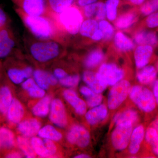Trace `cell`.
Masks as SVG:
<instances>
[{"label": "cell", "mask_w": 158, "mask_h": 158, "mask_svg": "<svg viewBox=\"0 0 158 158\" xmlns=\"http://www.w3.org/2000/svg\"><path fill=\"white\" fill-rule=\"evenodd\" d=\"M23 51L36 62L45 63L59 59L65 48L56 40H40L28 33L24 36Z\"/></svg>", "instance_id": "obj_1"}, {"label": "cell", "mask_w": 158, "mask_h": 158, "mask_svg": "<svg viewBox=\"0 0 158 158\" xmlns=\"http://www.w3.org/2000/svg\"><path fill=\"white\" fill-rule=\"evenodd\" d=\"M14 10L21 20L29 34L40 40H60V30L56 20L50 16L31 15L14 7Z\"/></svg>", "instance_id": "obj_2"}, {"label": "cell", "mask_w": 158, "mask_h": 158, "mask_svg": "<svg viewBox=\"0 0 158 158\" xmlns=\"http://www.w3.org/2000/svg\"><path fill=\"white\" fill-rule=\"evenodd\" d=\"M22 51L11 24L0 30V59L8 58Z\"/></svg>", "instance_id": "obj_3"}, {"label": "cell", "mask_w": 158, "mask_h": 158, "mask_svg": "<svg viewBox=\"0 0 158 158\" xmlns=\"http://www.w3.org/2000/svg\"><path fill=\"white\" fill-rule=\"evenodd\" d=\"M56 21L58 25L62 26L65 31L71 35H75L79 33L83 22V17L77 8L71 6L58 14Z\"/></svg>", "instance_id": "obj_4"}, {"label": "cell", "mask_w": 158, "mask_h": 158, "mask_svg": "<svg viewBox=\"0 0 158 158\" xmlns=\"http://www.w3.org/2000/svg\"><path fill=\"white\" fill-rule=\"evenodd\" d=\"M130 97L140 110L150 113L155 109V98L152 91L143 86L136 85L131 88Z\"/></svg>", "instance_id": "obj_5"}, {"label": "cell", "mask_w": 158, "mask_h": 158, "mask_svg": "<svg viewBox=\"0 0 158 158\" xmlns=\"http://www.w3.org/2000/svg\"><path fill=\"white\" fill-rule=\"evenodd\" d=\"M16 7L31 15H45L52 12L47 0H10Z\"/></svg>", "instance_id": "obj_6"}, {"label": "cell", "mask_w": 158, "mask_h": 158, "mask_svg": "<svg viewBox=\"0 0 158 158\" xmlns=\"http://www.w3.org/2000/svg\"><path fill=\"white\" fill-rule=\"evenodd\" d=\"M110 90L108 99V107L110 110L117 109L124 101L131 90V85L127 81L116 83Z\"/></svg>", "instance_id": "obj_7"}, {"label": "cell", "mask_w": 158, "mask_h": 158, "mask_svg": "<svg viewBox=\"0 0 158 158\" xmlns=\"http://www.w3.org/2000/svg\"><path fill=\"white\" fill-rule=\"evenodd\" d=\"M132 132V124L122 123L117 125L112 134L111 140L113 147L118 150L126 148Z\"/></svg>", "instance_id": "obj_8"}, {"label": "cell", "mask_w": 158, "mask_h": 158, "mask_svg": "<svg viewBox=\"0 0 158 158\" xmlns=\"http://www.w3.org/2000/svg\"><path fill=\"white\" fill-rule=\"evenodd\" d=\"M50 119L57 126L65 127L67 120L65 107L59 99H55L51 104Z\"/></svg>", "instance_id": "obj_9"}, {"label": "cell", "mask_w": 158, "mask_h": 158, "mask_svg": "<svg viewBox=\"0 0 158 158\" xmlns=\"http://www.w3.org/2000/svg\"><path fill=\"white\" fill-rule=\"evenodd\" d=\"M67 138L71 144L85 148L88 146L90 142V135L85 128L77 125L72 128L68 133Z\"/></svg>", "instance_id": "obj_10"}, {"label": "cell", "mask_w": 158, "mask_h": 158, "mask_svg": "<svg viewBox=\"0 0 158 158\" xmlns=\"http://www.w3.org/2000/svg\"><path fill=\"white\" fill-rule=\"evenodd\" d=\"M31 142L35 153L42 157L54 155L56 152V146L52 140L33 137Z\"/></svg>", "instance_id": "obj_11"}, {"label": "cell", "mask_w": 158, "mask_h": 158, "mask_svg": "<svg viewBox=\"0 0 158 158\" xmlns=\"http://www.w3.org/2000/svg\"><path fill=\"white\" fill-rule=\"evenodd\" d=\"M99 73L110 85H115L124 76L123 70L113 64H103L99 69Z\"/></svg>", "instance_id": "obj_12"}, {"label": "cell", "mask_w": 158, "mask_h": 158, "mask_svg": "<svg viewBox=\"0 0 158 158\" xmlns=\"http://www.w3.org/2000/svg\"><path fill=\"white\" fill-rule=\"evenodd\" d=\"M83 79L90 89L97 93L102 92L108 85L99 73L93 72L89 71L85 72L83 74Z\"/></svg>", "instance_id": "obj_13"}, {"label": "cell", "mask_w": 158, "mask_h": 158, "mask_svg": "<svg viewBox=\"0 0 158 158\" xmlns=\"http://www.w3.org/2000/svg\"><path fill=\"white\" fill-rule=\"evenodd\" d=\"M33 72L31 66H27L23 68L11 67L8 69L7 74L11 82L15 84H19L31 78L33 76Z\"/></svg>", "instance_id": "obj_14"}, {"label": "cell", "mask_w": 158, "mask_h": 158, "mask_svg": "<svg viewBox=\"0 0 158 158\" xmlns=\"http://www.w3.org/2000/svg\"><path fill=\"white\" fill-rule=\"evenodd\" d=\"M85 16L95 21L104 19L106 15V5L103 2H94L84 7Z\"/></svg>", "instance_id": "obj_15"}, {"label": "cell", "mask_w": 158, "mask_h": 158, "mask_svg": "<svg viewBox=\"0 0 158 158\" xmlns=\"http://www.w3.org/2000/svg\"><path fill=\"white\" fill-rule=\"evenodd\" d=\"M153 52V48L151 46L141 45L136 49L135 59L136 66L142 68L149 63Z\"/></svg>", "instance_id": "obj_16"}, {"label": "cell", "mask_w": 158, "mask_h": 158, "mask_svg": "<svg viewBox=\"0 0 158 158\" xmlns=\"http://www.w3.org/2000/svg\"><path fill=\"white\" fill-rule=\"evenodd\" d=\"M63 95L77 113L79 115L85 114L87 110L86 104L83 100L79 98L75 92L71 90H66L64 91Z\"/></svg>", "instance_id": "obj_17"}, {"label": "cell", "mask_w": 158, "mask_h": 158, "mask_svg": "<svg viewBox=\"0 0 158 158\" xmlns=\"http://www.w3.org/2000/svg\"><path fill=\"white\" fill-rule=\"evenodd\" d=\"M40 123L35 118L27 119L19 124L18 128L24 136L31 137L37 135L40 130Z\"/></svg>", "instance_id": "obj_18"}, {"label": "cell", "mask_w": 158, "mask_h": 158, "mask_svg": "<svg viewBox=\"0 0 158 158\" xmlns=\"http://www.w3.org/2000/svg\"><path fill=\"white\" fill-rule=\"evenodd\" d=\"M108 110L104 105L94 107L86 113V118L88 123L94 125L104 119L106 117Z\"/></svg>", "instance_id": "obj_19"}, {"label": "cell", "mask_w": 158, "mask_h": 158, "mask_svg": "<svg viewBox=\"0 0 158 158\" xmlns=\"http://www.w3.org/2000/svg\"><path fill=\"white\" fill-rule=\"evenodd\" d=\"M144 128L141 125L136 127L132 132L129 146V151L131 154H136L138 153L144 139Z\"/></svg>", "instance_id": "obj_20"}, {"label": "cell", "mask_w": 158, "mask_h": 158, "mask_svg": "<svg viewBox=\"0 0 158 158\" xmlns=\"http://www.w3.org/2000/svg\"><path fill=\"white\" fill-rule=\"evenodd\" d=\"M24 110L21 103L16 99L12 100L7 111V116L9 121L13 123H17L22 119Z\"/></svg>", "instance_id": "obj_21"}, {"label": "cell", "mask_w": 158, "mask_h": 158, "mask_svg": "<svg viewBox=\"0 0 158 158\" xmlns=\"http://www.w3.org/2000/svg\"><path fill=\"white\" fill-rule=\"evenodd\" d=\"M135 42L139 45L156 46L158 44V36L156 32L152 31H141L135 37Z\"/></svg>", "instance_id": "obj_22"}, {"label": "cell", "mask_w": 158, "mask_h": 158, "mask_svg": "<svg viewBox=\"0 0 158 158\" xmlns=\"http://www.w3.org/2000/svg\"><path fill=\"white\" fill-rule=\"evenodd\" d=\"M141 69L137 75L139 82L143 85H148L155 81L157 71L153 66L148 65Z\"/></svg>", "instance_id": "obj_23"}, {"label": "cell", "mask_w": 158, "mask_h": 158, "mask_svg": "<svg viewBox=\"0 0 158 158\" xmlns=\"http://www.w3.org/2000/svg\"><path fill=\"white\" fill-rule=\"evenodd\" d=\"M23 88L28 92L30 96L34 98H42L45 95V91L40 88L34 79L29 78L23 82Z\"/></svg>", "instance_id": "obj_24"}, {"label": "cell", "mask_w": 158, "mask_h": 158, "mask_svg": "<svg viewBox=\"0 0 158 158\" xmlns=\"http://www.w3.org/2000/svg\"><path fill=\"white\" fill-rule=\"evenodd\" d=\"M52 13L58 15L73 5L75 0H47Z\"/></svg>", "instance_id": "obj_25"}, {"label": "cell", "mask_w": 158, "mask_h": 158, "mask_svg": "<svg viewBox=\"0 0 158 158\" xmlns=\"http://www.w3.org/2000/svg\"><path fill=\"white\" fill-rule=\"evenodd\" d=\"M80 91L86 97L87 104L89 107H94L102 102V96L100 93H96L86 87H82L80 89Z\"/></svg>", "instance_id": "obj_26"}, {"label": "cell", "mask_w": 158, "mask_h": 158, "mask_svg": "<svg viewBox=\"0 0 158 158\" xmlns=\"http://www.w3.org/2000/svg\"><path fill=\"white\" fill-rule=\"evenodd\" d=\"M138 118V113L135 110H130L117 114L114 120L116 125L125 123L133 124L137 122Z\"/></svg>", "instance_id": "obj_27"}, {"label": "cell", "mask_w": 158, "mask_h": 158, "mask_svg": "<svg viewBox=\"0 0 158 158\" xmlns=\"http://www.w3.org/2000/svg\"><path fill=\"white\" fill-rule=\"evenodd\" d=\"M98 27L96 21L89 19L83 21L79 32L83 37L91 38L98 30Z\"/></svg>", "instance_id": "obj_28"}, {"label": "cell", "mask_w": 158, "mask_h": 158, "mask_svg": "<svg viewBox=\"0 0 158 158\" xmlns=\"http://www.w3.org/2000/svg\"><path fill=\"white\" fill-rule=\"evenodd\" d=\"M50 102L51 98L50 97H44L33 107L32 110L33 114L35 116L39 117H45L49 112Z\"/></svg>", "instance_id": "obj_29"}, {"label": "cell", "mask_w": 158, "mask_h": 158, "mask_svg": "<svg viewBox=\"0 0 158 158\" xmlns=\"http://www.w3.org/2000/svg\"><path fill=\"white\" fill-rule=\"evenodd\" d=\"M50 72L40 69L33 72V76L37 85L44 90H47L49 87V74Z\"/></svg>", "instance_id": "obj_30"}, {"label": "cell", "mask_w": 158, "mask_h": 158, "mask_svg": "<svg viewBox=\"0 0 158 158\" xmlns=\"http://www.w3.org/2000/svg\"><path fill=\"white\" fill-rule=\"evenodd\" d=\"M12 95L9 88L6 86L0 89V111L4 114L7 113L12 102Z\"/></svg>", "instance_id": "obj_31"}, {"label": "cell", "mask_w": 158, "mask_h": 158, "mask_svg": "<svg viewBox=\"0 0 158 158\" xmlns=\"http://www.w3.org/2000/svg\"><path fill=\"white\" fill-rule=\"evenodd\" d=\"M114 41L116 47L120 50L127 52L131 50L134 48L132 41L120 32L116 34Z\"/></svg>", "instance_id": "obj_32"}, {"label": "cell", "mask_w": 158, "mask_h": 158, "mask_svg": "<svg viewBox=\"0 0 158 158\" xmlns=\"http://www.w3.org/2000/svg\"><path fill=\"white\" fill-rule=\"evenodd\" d=\"M40 137L52 141H59L62 138V135L59 132L51 125H47L39 130L38 133Z\"/></svg>", "instance_id": "obj_33"}, {"label": "cell", "mask_w": 158, "mask_h": 158, "mask_svg": "<svg viewBox=\"0 0 158 158\" xmlns=\"http://www.w3.org/2000/svg\"><path fill=\"white\" fill-rule=\"evenodd\" d=\"M14 142L13 133L6 128H0V149L12 147Z\"/></svg>", "instance_id": "obj_34"}, {"label": "cell", "mask_w": 158, "mask_h": 158, "mask_svg": "<svg viewBox=\"0 0 158 158\" xmlns=\"http://www.w3.org/2000/svg\"><path fill=\"white\" fill-rule=\"evenodd\" d=\"M103 59L102 51L95 50L90 52L85 60V65L87 68H92L97 66Z\"/></svg>", "instance_id": "obj_35"}, {"label": "cell", "mask_w": 158, "mask_h": 158, "mask_svg": "<svg viewBox=\"0 0 158 158\" xmlns=\"http://www.w3.org/2000/svg\"><path fill=\"white\" fill-rule=\"evenodd\" d=\"M17 140L19 146L25 154L27 157H35L36 153L33 148L31 142H30L27 138L23 137H19Z\"/></svg>", "instance_id": "obj_36"}, {"label": "cell", "mask_w": 158, "mask_h": 158, "mask_svg": "<svg viewBox=\"0 0 158 158\" xmlns=\"http://www.w3.org/2000/svg\"><path fill=\"white\" fill-rule=\"evenodd\" d=\"M136 19V15L134 13H129L123 15L116 20V27L118 29L127 28L134 23Z\"/></svg>", "instance_id": "obj_37"}, {"label": "cell", "mask_w": 158, "mask_h": 158, "mask_svg": "<svg viewBox=\"0 0 158 158\" xmlns=\"http://www.w3.org/2000/svg\"><path fill=\"white\" fill-rule=\"evenodd\" d=\"M119 0H107L106 4V12L108 19L113 21L116 19L117 8Z\"/></svg>", "instance_id": "obj_38"}, {"label": "cell", "mask_w": 158, "mask_h": 158, "mask_svg": "<svg viewBox=\"0 0 158 158\" xmlns=\"http://www.w3.org/2000/svg\"><path fill=\"white\" fill-rule=\"evenodd\" d=\"M158 10V0H148L141 6V11L144 15H149Z\"/></svg>", "instance_id": "obj_39"}, {"label": "cell", "mask_w": 158, "mask_h": 158, "mask_svg": "<svg viewBox=\"0 0 158 158\" xmlns=\"http://www.w3.org/2000/svg\"><path fill=\"white\" fill-rule=\"evenodd\" d=\"M99 28L102 33L104 39H110L113 36L114 33L113 27L106 21H101L99 23Z\"/></svg>", "instance_id": "obj_40"}, {"label": "cell", "mask_w": 158, "mask_h": 158, "mask_svg": "<svg viewBox=\"0 0 158 158\" xmlns=\"http://www.w3.org/2000/svg\"><path fill=\"white\" fill-rule=\"evenodd\" d=\"M80 77L78 75H68L59 80L60 84L62 86L67 87H74L78 84Z\"/></svg>", "instance_id": "obj_41"}, {"label": "cell", "mask_w": 158, "mask_h": 158, "mask_svg": "<svg viewBox=\"0 0 158 158\" xmlns=\"http://www.w3.org/2000/svg\"><path fill=\"white\" fill-rule=\"evenodd\" d=\"M144 136L146 141L152 146L158 141V133L153 127L147 129Z\"/></svg>", "instance_id": "obj_42"}, {"label": "cell", "mask_w": 158, "mask_h": 158, "mask_svg": "<svg viewBox=\"0 0 158 158\" xmlns=\"http://www.w3.org/2000/svg\"><path fill=\"white\" fill-rule=\"evenodd\" d=\"M11 23L9 15L2 6H0V30Z\"/></svg>", "instance_id": "obj_43"}, {"label": "cell", "mask_w": 158, "mask_h": 158, "mask_svg": "<svg viewBox=\"0 0 158 158\" xmlns=\"http://www.w3.org/2000/svg\"><path fill=\"white\" fill-rule=\"evenodd\" d=\"M146 24L150 28L158 27V10L148 15L146 20Z\"/></svg>", "instance_id": "obj_44"}, {"label": "cell", "mask_w": 158, "mask_h": 158, "mask_svg": "<svg viewBox=\"0 0 158 158\" xmlns=\"http://www.w3.org/2000/svg\"><path fill=\"white\" fill-rule=\"evenodd\" d=\"M53 74L59 80L63 78L68 75L66 72L63 69L61 68L55 69L54 70Z\"/></svg>", "instance_id": "obj_45"}, {"label": "cell", "mask_w": 158, "mask_h": 158, "mask_svg": "<svg viewBox=\"0 0 158 158\" xmlns=\"http://www.w3.org/2000/svg\"><path fill=\"white\" fill-rule=\"evenodd\" d=\"M98 0H75L78 5L81 7H85L87 5L96 2Z\"/></svg>", "instance_id": "obj_46"}, {"label": "cell", "mask_w": 158, "mask_h": 158, "mask_svg": "<svg viewBox=\"0 0 158 158\" xmlns=\"http://www.w3.org/2000/svg\"><path fill=\"white\" fill-rule=\"evenodd\" d=\"M152 93L155 98L156 102L158 104V80L154 82Z\"/></svg>", "instance_id": "obj_47"}, {"label": "cell", "mask_w": 158, "mask_h": 158, "mask_svg": "<svg viewBox=\"0 0 158 158\" xmlns=\"http://www.w3.org/2000/svg\"><path fill=\"white\" fill-rule=\"evenodd\" d=\"M102 37L103 34L101 31L100 29H98V30L96 31L95 34L93 35V37H92L91 39L94 40H98L102 38Z\"/></svg>", "instance_id": "obj_48"}, {"label": "cell", "mask_w": 158, "mask_h": 158, "mask_svg": "<svg viewBox=\"0 0 158 158\" xmlns=\"http://www.w3.org/2000/svg\"><path fill=\"white\" fill-rule=\"evenodd\" d=\"M22 157V156L18 152H12L9 154L7 156L6 158H19Z\"/></svg>", "instance_id": "obj_49"}, {"label": "cell", "mask_w": 158, "mask_h": 158, "mask_svg": "<svg viewBox=\"0 0 158 158\" xmlns=\"http://www.w3.org/2000/svg\"><path fill=\"white\" fill-rule=\"evenodd\" d=\"M130 1L133 4L136 5H141L143 4L145 0H127Z\"/></svg>", "instance_id": "obj_50"}, {"label": "cell", "mask_w": 158, "mask_h": 158, "mask_svg": "<svg viewBox=\"0 0 158 158\" xmlns=\"http://www.w3.org/2000/svg\"><path fill=\"white\" fill-rule=\"evenodd\" d=\"M152 146V150L154 153L156 155L158 156V141Z\"/></svg>", "instance_id": "obj_51"}, {"label": "cell", "mask_w": 158, "mask_h": 158, "mask_svg": "<svg viewBox=\"0 0 158 158\" xmlns=\"http://www.w3.org/2000/svg\"><path fill=\"white\" fill-rule=\"evenodd\" d=\"M152 127L156 130L158 133V119L154 121V122L153 123H152Z\"/></svg>", "instance_id": "obj_52"}, {"label": "cell", "mask_w": 158, "mask_h": 158, "mask_svg": "<svg viewBox=\"0 0 158 158\" xmlns=\"http://www.w3.org/2000/svg\"><path fill=\"white\" fill-rule=\"evenodd\" d=\"M75 158H90L89 156L86 154H80L79 155L76 156L75 157Z\"/></svg>", "instance_id": "obj_53"}, {"label": "cell", "mask_w": 158, "mask_h": 158, "mask_svg": "<svg viewBox=\"0 0 158 158\" xmlns=\"http://www.w3.org/2000/svg\"></svg>", "instance_id": "obj_54"}]
</instances>
